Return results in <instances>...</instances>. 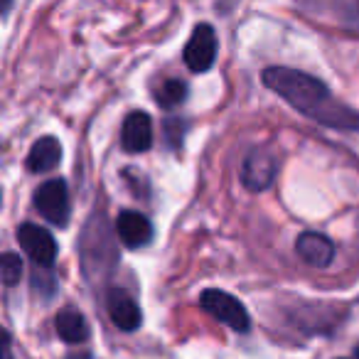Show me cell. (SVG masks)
<instances>
[{"label":"cell","mask_w":359,"mask_h":359,"mask_svg":"<svg viewBox=\"0 0 359 359\" xmlns=\"http://www.w3.org/2000/svg\"><path fill=\"white\" fill-rule=\"evenodd\" d=\"M264 84L280 96L285 104L300 111L308 118L327 126L334 130H354L359 128V114L342 101H337L330 89L315 76L305 72L290 69V67H269L264 72Z\"/></svg>","instance_id":"cell-1"},{"label":"cell","mask_w":359,"mask_h":359,"mask_svg":"<svg viewBox=\"0 0 359 359\" xmlns=\"http://www.w3.org/2000/svg\"><path fill=\"white\" fill-rule=\"evenodd\" d=\"M200 308L205 313H210L215 320H219L222 325L236 330V332H246L251 327V320L246 308L241 305V300H236L234 295L224 293L219 288H207L200 295Z\"/></svg>","instance_id":"cell-2"},{"label":"cell","mask_w":359,"mask_h":359,"mask_svg":"<svg viewBox=\"0 0 359 359\" xmlns=\"http://www.w3.org/2000/svg\"><path fill=\"white\" fill-rule=\"evenodd\" d=\"M35 207L55 226H67L69 222V190L62 177L47 180L35 190Z\"/></svg>","instance_id":"cell-3"},{"label":"cell","mask_w":359,"mask_h":359,"mask_svg":"<svg viewBox=\"0 0 359 359\" xmlns=\"http://www.w3.org/2000/svg\"><path fill=\"white\" fill-rule=\"evenodd\" d=\"M18 244H20V249L25 251L37 266H42V269L55 266L57 254H60L55 236H52L45 226H37V224H32V222L20 224V229H18Z\"/></svg>","instance_id":"cell-4"},{"label":"cell","mask_w":359,"mask_h":359,"mask_svg":"<svg viewBox=\"0 0 359 359\" xmlns=\"http://www.w3.org/2000/svg\"><path fill=\"white\" fill-rule=\"evenodd\" d=\"M276 155L266 148H256L241 163V185L251 192H261L269 190L276 180Z\"/></svg>","instance_id":"cell-5"},{"label":"cell","mask_w":359,"mask_h":359,"mask_svg":"<svg viewBox=\"0 0 359 359\" xmlns=\"http://www.w3.org/2000/svg\"><path fill=\"white\" fill-rule=\"evenodd\" d=\"M217 60V35L212 30V25L202 22L192 30L190 42L185 45V65L190 67V72L202 74L210 72L212 65Z\"/></svg>","instance_id":"cell-6"},{"label":"cell","mask_w":359,"mask_h":359,"mask_svg":"<svg viewBox=\"0 0 359 359\" xmlns=\"http://www.w3.org/2000/svg\"><path fill=\"white\" fill-rule=\"evenodd\" d=\"M106 310H109L111 323L116 325L123 332H133V330L140 327L143 323V315H140V308L130 293H126L123 288H111L109 295H106Z\"/></svg>","instance_id":"cell-7"},{"label":"cell","mask_w":359,"mask_h":359,"mask_svg":"<svg viewBox=\"0 0 359 359\" xmlns=\"http://www.w3.org/2000/svg\"><path fill=\"white\" fill-rule=\"evenodd\" d=\"M121 145L128 153H145L153 145V121L145 111H130L121 128Z\"/></svg>","instance_id":"cell-8"},{"label":"cell","mask_w":359,"mask_h":359,"mask_svg":"<svg viewBox=\"0 0 359 359\" xmlns=\"http://www.w3.org/2000/svg\"><path fill=\"white\" fill-rule=\"evenodd\" d=\"M295 251L305 264L315 269H327L334 261V244L320 231H303L295 239Z\"/></svg>","instance_id":"cell-9"},{"label":"cell","mask_w":359,"mask_h":359,"mask_svg":"<svg viewBox=\"0 0 359 359\" xmlns=\"http://www.w3.org/2000/svg\"><path fill=\"white\" fill-rule=\"evenodd\" d=\"M116 234L128 249H140L153 239V224L145 215L133 210H123L116 219Z\"/></svg>","instance_id":"cell-10"},{"label":"cell","mask_w":359,"mask_h":359,"mask_svg":"<svg viewBox=\"0 0 359 359\" xmlns=\"http://www.w3.org/2000/svg\"><path fill=\"white\" fill-rule=\"evenodd\" d=\"M62 160V145L57 138L52 135H45V138L35 140L30 148V155H27V170L42 175V172H52V170L60 165Z\"/></svg>","instance_id":"cell-11"},{"label":"cell","mask_w":359,"mask_h":359,"mask_svg":"<svg viewBox=\"0 0 359 359\" xmlns=\"http://www.w3.org/2000/svg\"><path fill=\"white\" fill-rule=\"evenodd\" d=\"M55 327H57V334H60L67 344L86 342V337H89V323H86L84 315L74 308L62 310L55 320Z\"/></svg>","instance_id":"cell-12"},{"label":"cell","mask_w":359,"mask_h":359,"mask_svg":"<svg viewBox=\"0 0 359 359\" xmlns=\"http://www.w3.org/2000/svg\"><path fill=\"white\" fill-rule=\"evenodd\" d=\"M187 99V84L182 79H165L160 84L155 101H158L163 109H175V106L185 104Z\"/></svg>","instance_id":"cell-13"},{"label":"cell","mask_w":359,"mask_h":359,"mask_svg":"<svg viewBox=\"0 0 359 359\" xmlns=\"http://www.w3.org/2000/svg\"><path fill=\"white\" fill-rule=\"evenodd\" d=\"M0 278L6 285H15L22 278V259L15 251H6L0 259Z\"/></svg>","instance_id":"cell-14"},{"label":"cell","mask_w":359,"mask_h":359,"mask_svg":"<svg viewBox=\"0 0 359 359\" xmlns=\"http://www.w3.org/2000/svg\"><path fill=\"white\" fill-rule=\"evenodd\" d=\"M185 130H187V123L180 118H168L163 123V133H165V143L170 145V148H180L182 145V138H185Z\"/></svg>","instance_id":"cell-15"},{"label":"cell","mask_w":359,"mask_h":359,"mask_svg":"<svg viewBox=\"0 0 359 359\" xmlns=\"http://www.w3.org/2000/svg\"><path fill=\"white\" fill-rule=\"evenodd\" d=\"M6 359H11V334L6 332Z\"/></svg>","instance_id":"cell-16"},{"label":"cell","mask_w":359,"mask_h":359,"mask_svg":"<svg viewBox=\"0 0 359 359\" xmlns=\"http://www.w3.org/2000/svg\"><path fill=\"white\" fill-rule=\"evenodd\" d=\"M69 359H94L89 352H84V354H76V357H69Z\"/></svg>","instance_id":"cell-17"},{"label":"cell","mask_w":359,"mask_h":359,"mask_svg":"<svg viewBox=\"0 0 359 359\" xmlns=\"http://www.w3.org/2000/svg\"><path fill=\"white\" fill-rule=\"evenodd\" d=\"M354 357H357V359H359V347H357V349H354Z\"/></svg>","instance_id":"cell-18"},{"label":"cell","mask_w":359,"mask_h":359,"mask_svg":"<svg viewBox=\"0 0 359 359\" xmlns=\"http://www.w3.org/2000/svg\"><path fill=\"white\" fill-rule=\"evenodd\" d=\"M357 6H359V0H357Z\"/></svg>","instance_id":"cell-19"}]
</instances>
